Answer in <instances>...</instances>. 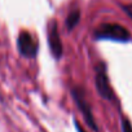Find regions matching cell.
<instances>
[{"mask_svg": "<svg viewBox=\"0 0 132 132\" xmlns=\"http://www.w3.org/2000/svg\"><path fill=\"white\" fill-rule=\"evenodd\" d=\"M93 35L97 40H114L120 43L131 39V32L119 23H102L95 30Z\"/></svg>", "mask_w": 132, "mask_h": 132, "instance_id": "cell-1", "label": "cell"}, {"mask_svg": "<svg viewBox=\"0 0 132 132\" xmlns=\"http://www.w3.org/2000/svg\"><path fill=\"white\" fill-rule=\"evenodd\" d=\"M71 96H73V100H74L75 105L78 106L79 111L82 113L86 124L92 131L98 132V126H97V122L95 119V115H93L91 104L87 100V96H86L84 89L82 87H74V88H71Z\"/></svg>", "mask_w": 132, "mask_h": 132, "instance_id": "cell-2", "label": "cell"}, {"mask_svg": "<svg viewBox=\"0 0 132 132\" xmlns=\"http://www.w3.org/2000/svg\"><path fill=\"white\" fill-rule=\"evenodd\" d=\"M95 86L97 89V93L106 101H115V95L113 91V87L109 80L108 69L105 62H98L95 68Z\"/></svg>", "mask_w": 132, "mask_h": 132, "instance_id": "cell-3", "label": "cell"}, {"mask_svg": "<svg viewBox=\"0 0 132 132\" xmlns=\"http://www.w3.org/2000/svg\"><path fill=\"white\" fill-rule=\"evenodd\" d=\"M17 48L21 56L26 58H34L38 53L39 45L36 39L29 31H22L17 38Z\"/></svg>", "mask_w": 132, "mask_h": 132, "instance_id": "cell-4", "label": "cell"}, {"mask_svg": "<svg viewBox=\"0 0 132 132\" xmlns=\"http://www.w3.org/2000/svg\"><path fill=\"white\" fill-rule=\"evenodd\" d=\"M48 45H49L51 53L53 54L54 58L62 57L63 45H62V42H61V36H60V32H58L57 23L54 21L49 25V29H48Z\"/></svg>", "mask_w": 132, "mask_h": 132, "instance_id": "cell-5", "label": "cell"}, {"mask_svg": "<svg viewBox=\"0 0 132 132\" xmlns=\"http://www.w3.org/2000/svg\"><path fill=\"white\" fill-rule=\"evenodd\" d=\"M79 20H80V11L79 9H73L69 12L68 17H66V21H65V25H66V29L69 31L74 30V27L79 23Z\"/></svg>", "mask_w": 132, "mask_h": 132, "instance_id": "cell-6", "label": "cell"}, {"mask_svg": "<svg viewBox=\"0 0 132 132\" xmlns=\"http://www.w3.org/2000/svg\"><path fill=\"white\" fill-rule=\"evenodd\" d=\"M120 127H122V132H132V122L127 117H122Z\"/></svg>", "mask_w": 132, "mask_h": 132, "instance_id": "cell-7", "label": "cell"}, {"mask_svg": "<svg viewBox=\"0 0 132 132\" xmlns=\"http://www.w3.org/2000/svg\"><path fill=\"white\" fill-rule=\"evenodd\" d=\"M122 9H123L124 13L132 20V4H123V5H122Z\"/></svg>", "mask_w": 132, "mask_h": 132, "instance_id": "cell-8", "label": "cell"}, {"mask_svg": "<svg viewBox=\"0 0 132 132\" xmlns=\"http://www.w3.org/2000/svg\"><path fill=\"white\" fill-rule=\"evenodd\" d=\"M74 126H75V128H77V132H87V131L80 126V123H79L77 119H74Z\"/></svg>", "mask_w": 132, "mask_h": 132, "instance_id": "cell-9", "label": "cell"}]
</instances>
